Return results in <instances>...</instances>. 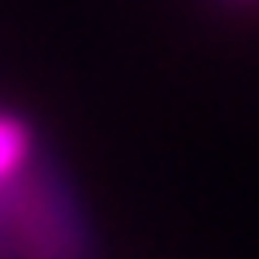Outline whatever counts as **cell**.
<instances>
[{
  "instance_id": "cell-1",
  "label": "cell",
  "mask_w": 259,
  "mask_h": 259,
  "mask_svg": "<svg viewBox=\"0 0 259 259\" xmlns=\"http://www.w3.org/2000/svg\"><path fill=\"white\" fill-rule=\"evenodd\" d=\"M26 151H30L26 125L13 117H0V186L26 168Z\"/></svg>"
},
{
  "instance_id": "cell-2",
  "label": "cell",
  "mask_w": 259,
  "mask_h": 259,
  "mask_svg": "<svg viewBox=\"0 0 259 259\" xmlns=\"http://www.w3.org/2000/svg\"><path fill=\"white\" fill-rule=\"evenodd\" d=\"M221 9H233V13H259V0H216Z\"/></svg>"
}]
</instances>
